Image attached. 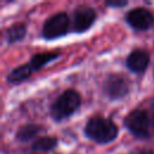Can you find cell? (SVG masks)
Here are the masks:
<instances>
[{
	"mask_svg": "<svg viewBox=\"0 0 154 154\" xmlns=\"http://www.w3.org/2000/svg\"><path fill=\"white\" fill-rule=\"evenodd\" d=\"M25 35V26L24 25H14V26H11L8 30H7V34H6V38H7V42L10 43H13L16 41H19L24 37Z\"/></svg>",
	"mask_w": 154,
	"mask_h": 154,
	"instance_id": "cell-13",
	"label": "cell"
},
{
	"mask_svg": "<svg viewBox=\"0 0 154 154\" xmlns=\"http://www.w3.org/2000/svg\"><path fill=\"white\" fill-rule=\"evenodd\" d=\"M69 24H70V19L65 12L57 13V14L49 17L45 22L43 29H42V35L47 40L61 37L69 31Z\"/></svg>",
	"mask_w": 154,
	"mask_h": 154,
	"instance_id": "cell-4",
	"label": "cell"
},
{
	"mask_svg": "<svg viewBox=\"0 0 154 154\" xmlns=\"http://www.w3.org/2000/svg\"><path fill=\"white\" fill-rule=\"evenodd\" d=\"M126 4L128 1H107L106 2V5L111 7H122V6H125Z\"/></svg>",
	"mask_w": 154,
	"mask_h": 154,
	"instance_id": "cell-14",
	"label": "cell"
},
{
	"mask_svg": "<svg viewBox=\"0 0 154 154\" xmlns=\"http://www.w3.org/2000/svg\"><path fill=\"white\" fill-rule=\"evenodd\" d=\"M84 132L88 138L97 143H108L117 137L118 128L111 119L94 116L87 122Z\"/></svg>",
	"mask_w": 154,
	"mask_h": 154,
	"instance_id": "cell-1",
	"label": "cell"
},
{
	"mask_svg": "<svg viewBox=\"0 0 154 154\" xmlns=\"http://www.w3.org/2000/svg\"><path fill=\"white\" fill-rule=\"evenodd\" d=\"M126 22L136 30H148L154 24V16L144 7H136L128 12Z\"/></svg>",
	"mask_w": 154,
	"mask_h": 154,
	"instance_id": "cell-5",
	"label": "cell"
},
{
	"mask_svg": "<svg viewBox=\"0 0 154 154\" xmlns=\"http://www.w3.org/2000/svg\"><path fill=\"white\" fill-rule=\"evenodd\" d=\"M103 90L109 99H112V100L120 99L128 94L129 82L125 77H123L120 75H111L105 82Z\"/></svg>",
	"mask_w": 154,
	"mask_h": 154,
	"instance_id": "cell-6",
	"label": "cell"
},
{
	"mask_svg": "<svg viewBox=\"0 0 154 154\" xmlns=\"http://www.w3.org/2000/svg\"><path fill=\"white\" fill-rule=\"evenodd\" d=\"M40 131H41V128L38 125L26 124V125H23L17 131V138L19 141H22V142H26V141L31 140L32 137H35Z\"/></svg>",
	"mask_w": 154,
	"mask_h": 154,
	"instance_id": "cell-11",
	"label": "cell"
},
{
	"mask_svg": "<svg viewBox=\"0 0 154 154\" xmlns=\"http://www.w3.org/2000/svg\"><path fill=\"white\" fill-rule=\"evenodd\" d=\"M149 64V54L144 49H135L132 51L128 59H126V66L132 72H144L147 66Z\"/></svg>",
	"mask_w": 154,
	"mask_h": 154,
	"instance_id": "cell-8",
	"label": "cell"
},
{
	"mask_svg": "<svg viewBox=\"0 0 154 154\" xmlns=\"http://www.w3.org/2000/svg\"><path fill=\"white\" fill-rule=\"evenodd\" d=\"M153 129H154V118H153Z\"/></svg>",
	"mask_w": 154,
	"mask_h": 154,
	"instance_id": "cell-16",
	"label": "cell"
},
{
	"mask_svg": "<svg viewBox=\"0 0 154 154\" xmlns=\"http://www.w3.org/2000/svg\"><path fill=\"white\" fill-rule=\"evenodd\" d=\"M96 18L95 11L89 6H81L75 10L72 18V29L77 32L88 30Z\"/></svg>",
	"mask_w": 154,
	"mask_h": 154,
	"instance_id": "cell-7",
	"label": "cell"
},
{
	"mask_svg": "<svg viewBox=\"0 0 154 154\" xmlns=\"http://www.w3.org/2000/svg\"><path fill=\"white\" fill-rule=\"evenodd\" d=\"M132 154H154V152L150 150V149H140V150H136Z\"/></svg>",
	"mask_w": 154,
	"mask_h": 154,
	"instance_id": "cell-15",
	"label": "cell"
},
{
	"mask_svg": "<svg viewBox=\"0 0 154 154\" xmlns=\"http://www.w3.org/2000/svg\"><path fill=\"white\" fill-rule=\"evenodd\" d=\"M55 146H57V138H55V137L45 136V137H41V138L36 140V141L32 143V149H34V150L46 152V150H51V149L54 148Z\"/></svg>",
	"mask_w": 154,
	"mask_h": 154,
	"instance_id": "cell-12",
	"label": "cell"
},
{
	"mask_svg": "<svg viewBox=\"0 0 154 154\" xmlns=\"http://www.w3.org/2000/svg\"><path fill=\"white\" fill-rule=\"evenodd\" d=\"M59 57V53H53V52H47V53H40V54H35L30 61V66L32 67V70H38L42 66H45L46 64H48L49 61L57 59Z\"/></svg>",
	"mask_w": 154,
	"mask_h": 154,
	"instance_id": "cell-10",
	"label": "cell"
},
{
	"mask_svg": "<svg viewBox=\"0 0 154 154\" xmlns=\"http://www.w3.org/2000/svg\"><path fill=\"white\" fill-rule=\"evenodd\" d=\"M124 124L134 136L142 138L149 136L150 120L148 113L143 109H135L130 112L124 119Z\"/></svg>",
	"mask_w": 154,
	"mask_h": 154,
	"instance_id": "cell-3",
	"label": "cell"
},
{
	"mask_svg": "<svg viewBox=\"0 0 154 154\" xmlns=\"http://www.w3.org/2000/svg\"><path fill=\"white\" fill-rule=\"evenodd\" d=\"M81 105V96L77 91L70 89L64 91L52 105L51 114L54 120H61L70 117L78 109Z\"/></svg>",
	"mask_w": 154,
	"mask_h": 154,
	"instance_id": "cell-2",
	"label": "cell"
},
{
	"mask_svg": "<svg viewBox=\"0 0 154 154\" xmlns=\"http://www.w3.org/2000/svg\"><path fill=\"white\" fill-rule=\"evenodd\" d=\"M31 72H32V67L30 66V64H25V65L13 69L10 72V75L7 76V79L11 83H20V82L25 81L26 78H29Z\"/></svg>",
	"mask_w": 154,
	"mask_h": 154,
	"instance_id": "cell-9",
	"label": "cell"
}]
</instances>
